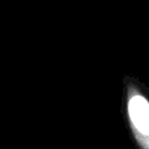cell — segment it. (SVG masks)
<instances>
[{
  "instance_id": "cell-1",
  "label": "cell",
  "mask_w": 149,
  "mask_h": 149,
  "mask_svg": "<svg viewBox=\"0 0 149 149\" xmlns=\"http://www.w3.org/2000/svg\"><path fill=\"white\" fill-rule=\"evenodd\" d=\"M127 114L137 143L143 149H148L149 103L147 98L137 90L130 93V97L127 100Z\"/></svg>"
}]
</instances>
